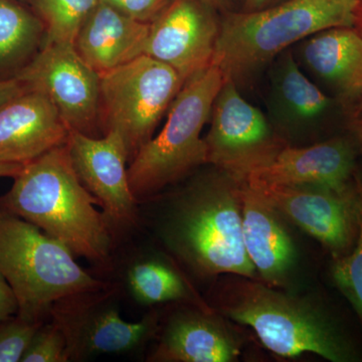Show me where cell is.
Returning <instances> with one entry per match:
<instances>
[{
	"instance_id": "8992f818",
	"label": "cell",
	"mask_w": 362,
	"mask_h": 362,
	"mask_svg": "<svg viewBox=\"0 0 362 362\" xmlns=\"http://www.w3.org/2000/svg\"><path fill=\"white\" fill-rule=\"evenodd\" d=\"M225 76L216 65L189 78L169 107L168 120L131 160L128 180L136 201H148L207 163L202 131L211 118Z\"/></svg>"
},
{
	"instance_id": "603a6c76",
	"label": "cell",
	"mask_w": 362,
	"mask_h": 362,
	"mask_svg": "<svg viewBox=\"0 0 362 362\" xmlns=\"http://www.w3.org/2000/svg\"><path fill=\"white\" fill-rule=\"evenodd\" d=\"M100 0H37L49 42L75 45L78 33Z\"/></svg>"
},
{
	"instance_id": "8fae6325",
	"label": "cell",
	"mask_w": 362,
	"mask_h": 362,
	"mask_svg": "<svg viewBox=\"0 0 362 362\" xmlns=\"http://www.w3.org/2000/svg\"><path fill=\"white\" fill-rule=\"evenodd\" d=\"M66 146L78 180L99 201L114 240L135 228L139 202L128 180L129 154L122 136L115 130L101 138L71 131Z\"/></svg>"
},
{
	"instance_id": "7402d4cb",
	"label": "cell",
	"mask_w": 362,
	"mask_h": 362,
	"mask_svg": "<svg viewBox=\"0 0 362 362\" xmlns=\"http://www.w3.org/2000/svg\"><path fill=\"white\" fill-rule=\"evenodd\" d=\"M44 23L16 0H0V68L18 65L32 54Z\"/></svg>"
},
{
	"instance_id": "9c48e42d",
	"label": "cell",
	"mask_w": 362,
	"mask_h": 362,
	"mask_svg": "<svg viewBox=\"0 0 362 362\" xmlns=\"http://www.w3.org/2000/svg\"><path fill=\"white\" fill-rule=\"evenodd\" d=\"M209 119L211 128L204 137L207 163L238 181L286 146L267 117L243 98L230 78H225Z\"/></svg>"
},
{
	"instance_id": "ffe728a7",
	"label": "cell",
	"mask_w": 362,
	"mask_h": 362,
	"mask_svg": "<svg viewBox=\"0 0 362 362\" xmlns=\"http://www.w3.org/2000/svg\"><path fill=\"white\" fill-rule=\"evenodd\" d=\"M268 109L282 129H308L332 108L334 100L307 77L289 49L272 62Z\"/></svg>"
},
{
	"instance_id": "5b68a950",
	"label": "cell",
	"mask_w": 362,
	"mask_h": 362,
	"mask_svg": "<svg viewBox=\"0 0 362 362\" xmlns=\"http://www.w3.org/2000/svg\"><path fill=\"white\" fill-rule=\"evenodd\" d=\"M223 311L235 322L251 327L264 346L277 356L314 354L332 362L359 361L329 314L272 286L242 281L226 297Z\"/></svg>"
},
{
	"instance_id": "e0dca14e",
	"label": "cell",
	"mask_w": 362,
	"mask_h": 362,
	"mask_svg": "<svg viewBox=\"0 0 362 362\" xmlns=\"http://www.w3.org/2000/svg\"><path fill=\"white\" fill-rule=\"evenodd\" d=\"M240 182V181H239ZM243 239L257 273L272 287L285 285L295 263L296 250L278 211L251 187L240 182Z\"/></svg>"
},
{
	"instance_id": "1f68e13d",
	"label": "cell",
	"mask_w": 362,
	"mask_h": 362,
	"mask_svg": "<svg viewBox=\"0 0 362 362\" xmlns=\"http://www.w3.org/2000/svg\"><path fill=\"white\" fill-rule=\"evenodd\" d=\"M350 130L354 133L357 147L362 151V122L356 120L350 121Z\"/></svg>"
},
{
	"instance_id": "ac0fdd59",
	"label": "cell",
	"mask_w": 362,
	"mask_h": 362,
	"mask_svg": "<svg viewBox=\"0 0 362 362\" xmlns=\"http://www.w3.org/2000/svg\"><path fill=\"white\" fill-rule=\"evenodd\" d=\"M149 26L99 2L78 33L76 49L102 75L144 54Z\"/></svg>"
},
{
	"instance_id": "e575fe53",
	"label": "cell",
	"mask_w": 362,
	"mask_h": 362,
	"mask_svg": "<svg viewBox=\"0 0 362 362\" xmlns=\"http://www.w3.org/2000/svg\"><path fill=\"white\" fill-rule=\"evenodd\" d=\"M356 28L357 30H358V33H361V35H362V0L361 8H359L358 18H357Z\"/></svg>"
},
{
	"instance_id": "d6a6232c",
	"label": "cell",
	"mask_w": 362,
	"mask_h": 362,
	"mask_svg": "<svg viewBox=\"0 0 362 362\" xmlns=\"http://www.w3.org/2000/svg\"><path fill=\"white\" fill-rule=\"evenodd\" d=\"M204 4H207L213 8L216 9H226L228 8L230 4V0H201Z\"/></svg>"
},
{
	"instance_id": "2e32d148",
	"label": "cell",
	"mask_w": 362,
	"mask_h": 362,
	"mask_svg": "<svg viewBox=\"0 0 362 362\" xmlns=\"http://www.w3.org/2000/svg\"><path fill=\"white\" fill-rule=\"evenodd\" d=\"M299 58L334 93L344 110L362 101V35L356 28H333L302 40Z\"/></svg>"
},
{
	"instance_id": "ba28073f",
	"label": "cell",
	"mask_w": 362,
	"mask_h": 362,
	"mask_svg": "<svg viewBox=\"0 0 362 362\" xmlns=\"http://www.w3.org/2000/svg\"><path fill=\"white\" fill-rule=\"evenodd\" d=\"M112 286L71 295L52 306L49 318L63 331L69 361L100 354H128L143 346L157 330L156 315L129 322L121 316Z\"/></svg>"
},
{
	"instance_id": "d6986e66",
	"label": "cell",
	"mask_w": 362,
	"mask_h": 362,
	"mask_svg": "<svg viewBox=\"0 0 362 362\" xmlns=\"http://www.w3.org/2000/svg\"><path fill=\"white\" fill-rule=\"evenodd\" d=\"M239 354L235 338L211 312L194 306L171 317L148 361L230 362Z\"/></svg>"
},
{
	"instance_id": "7c38bea8",
	"label": "cell",
	"mask_w": 362,
	"mask_h": 362,
	"mask_svg": "<svg viewBox=\"0 0 362 362\" xmlns=\"http://www.w3.org/2000/svg\"><path fill=\"white\" fill-rule=\"evenodd\" d=\"M272 207L318 240L333 259L349 254L356 245L357 218L354 180L338 192L319 187H285L240 181Z\"/></svg>"
},
{
	"instance_id": "7a4b0ae2",
	"label": "cell",
	"mask_w": 362,
	"mask_h": 362,
	"mask_svg": "<svg viewBox=\"0 0 362 362\" xmlns=\"http://www.w3.org/2000/svg\"><path fill=\"white\" fill-rule=\"evenodd\" d=\"M160 228L169 249L202 277L256 276L243 239L240 182L220 169L176 195Z\"/></svg>"
},
{
	"instance_id": "5bb4252c",
	"label": "cell",
	"mask_w": 362,
	"mask_h": 362,
	"mask_svg": "<svg viewBox=\"0 0 362 362\" xmlns=\"http://www.w3.org/2000/svg\"><path fill=\"white\" fill-rule=\"evenodd\" d=\"M356 142L335 137L312 146L283 147L268 163L240 181L346 190L356 175Z\"/></svg>"
},
{
	"instance_id": "4dcf8cb0",
	"label": "cell",
	"mask_w": 362,
	"mask_h": 362,
	"mask_svg": "<svg viewBox=\"0 0 362 362\" xmlns=\"http://www.w3.org/2000/svg\"><path fill=\"white\" fill-rule=\"evenodd\" d=\"M284 0H246L245 11H257V9L265 8L273 6Z\"/></svg>"
},
{
	"instance_id": "cb8c5ba5",
	"label": "cell",
	"mask_w": 362,
	"mask_h": 362,
	"mask_svg": "<svg viewBox=\"0 0 362 362\" xmlns=\"http://www.w3.org/2000/svg\"><path fill=\"white\" fill-rule=\"evenodd\" d=\"M357 218L356 245L349 254L333 259L332 278L343 296L349 300L362 323V175H354Z\"/></svg>"
},
{
	"instance_id": "4fadbf2b",
	"label": "cell",
	"mask_w": 362,
	"mask_h": 362,
	"mask_svg": "<svg viewBox=\"0 0 362 362\" xmlns=\"http://www.w3.org/2000/svg\"><path fill=\"white\" fill-rule=\"evenodd\" d=\"M201 0H170L150 23L144 54L177 71L185 81L213 65L221 21Z\"/></svg>"
},
{
	"instance_id": "9a60e30c",
	"label": "cell",
	"mask_w": 362,
	"mask_h": 362,
	"mask_svg": "<svg viewBox=\"0 0 362 362\" xmlns=\"http://www.w3.org/2000/svg\"><path fill=\"white\" fill-rule=\"evenodd\" d=\"M70 133L52 100L28 88L0 109V162L28 163L66 144Z\"/></svg>"
},
{
	"instance_id": "6da1fadb",
	"label": "cell",
	"mask_w": 362,
	"mask_h": 362,
	"mask_svg": "<svg viewBox=\"0 0 362 362\" xmlns=\"http://www.w3.org/2000/svg\"><path fill=\"white\" fill-rule=\"evenodd\" d=\"M0 207L65 244L75 256L108 265L114 238L100 202L78 180L66 144L28 162Z\"/></svg>"
},
{
	"instance_id": "30bf717a",
	"label": "cell",
	"mask_w": 362,
	"mask_h": 362,
	"mask_svg": "<svg viewBox=\"0 0 362 362\" xmlns=\"http://www.w3.org/2000/svg\"><path fill=\"white\" fill-rule=\"evenodd\" d=\"M16 78L45 93L71 131L93 136L101 103V76L82 59L75 45L45 44Z\"/></svg>"
},
{
	"instance_id": "836d02e7",
	"label": "cell",
	"mask_w": 362,
	"mask_h": 362,
	"mask_svg": "<svg viewBox=\"0 0 362 362\" xmlns=\"http://www.w3.org/2000/svg\"><path fill=\"white\" fill-rule=\"evenodd\" d=\"M351 120L361 121L362 122V101L356 107V110L352 112Z\"/></svg>"
},
{
	"instance_id": "44dd1931",
	"label": "cell",
	"mask_w": 362,
	"mask_h": 362,
	"mask_svg": "<svg viewBox=\"0 0 362 362\" xmlns=\"http://www.w3.org/2000/svg\"><path fill=\"white\" fill-rule=\"evenodd\" d=\"M126 279L131 295L138 303L151 306L183 302L209 310L182 274L164 259H136L128 269Z\"/></svg>"
},
{
	"instance_id": "52a82bcc",
	"label": "cell",
	"mask_w": 362,
	"mask_h": 362,
	"mask_svg": "<svg viewBox=\"0 0 362 362\" xmlns=\"http://www.w3.org/2000/svg\"><path fill=\"white\" fill-rule=\"evenodd\" d=\"M100 76L106 130L122 136L131 161L151 139L185 81L175 69L147 54Z\"/></svg>"
},
{
	"instance_id": "3957f363",
	"label": "cell",
	"mask_w": 362,
	"mask_h": 362,
	"mask_svg": "<svg viewBox=\"0 0 362 362\" xmlns=\"http://www.w3.org/2000/svg\"><path fill=\"white\" fill-rule=\"evenodd\" d=\"M361 6V0H284L257 11L226 13L213 65L238 85L290 45L329 28H356Z\"/></svg>"
},
{
	"instance_id": "d4e9b609",
	"label": "cell",
	"mask_w": 362,
	"mask_h": 362,
	"mask_svg": "<svg viewBox=\"0 0 362 362\" xmlns=\"http://www.w3.org/2000/svg\"><path fill=\"white\" fill-rule=\"evenodd\" d=\"M66 361H70L63 331L54 321H45L35 331L21 362Z\"/></svg>"
},
{
	"instance_id": "f1b7e54d",
	"label": "cell",
	"mask_w": 362,
	"mask_h": 362,
	"mask_svg": "<svg viewBox=\"0 0 362 362\" xmlns=\"http://www.w3.org/2000/svg\"><path fill=\"white\" fill-rule=\"evenodd\" d=\"M28 89V86L16 77L0 81V109Z\"/></svg>"
},
{
	"instance_id": "f546056e",
	"label": "cell",
	"mask_w": 362,
	"mask_h": 362,
	"mask_svg": "<svg viewBox=\"0 0 362 362\" xmlns=\"http://www.w3.org/2000/svg\"><path fill=\"white\" fill-rule=\"evenodd\" d=\"M25 164L6 163L0 162V177H16Z\"/></svg>"
},
{
	"instance_id": "277c9868",
	"label": "cell",
	"mask_w": 362,
	"mask_h": 362,
	"mask_svg": "<svg viewBox=\"0 0 362 362\" xmlns=\"http://www.w3.org/2000/svg\"><path fill=\"white\" fill-rule=\"evenodd\" d=\"M75 257L59 240L0 207V273L23 320L45 322L63 298L110 285L92 277Z\"/></svg>"
},
{
	"instance_id": "4316f807",
	"label": "cell",
	"mask_w": 362,
	"mask_h": 362,
	"mask_svg": "<svg viewBox=\"0 0 362 362\" xmlns=\"http://www.w3.org/2000/svg\"><path fill=\"white\" fill-rule=\"evenodd\" d=\"M125 16L142 23L156 20L170 0H100Z\"/></svg>"
},
{
	"instance_id": "83f0119b",
	"label": "cell",
	"mask_w": 362,
	"mask_h": 362,
	"mask_svg": "<svg viewBox=\"0 0 362 362\" xmlns=\"http://www.w3.org/2000/svg\"><path fill=\"white\" fill-rule=\"evenodd\" d=\"M18 304L11 286L0 273V321L18 315Z\"/></svg>"
},
{
	"instance_id": "484cf974",
	"label": "cell",
	"mask_w": 362,
	"mask_h": 362,
	"mask_svg": "<svg viewBox=\"0 0 362 362\" xmlns=\"http://www.w3.org/2000/svg\"><path fill=\"white\" fill-rule=\"evenodd\" d=\"M42 323L28 322L18 315L0 321V362L21 361L35 331Z\"/></svg>"
}]
</instances>
